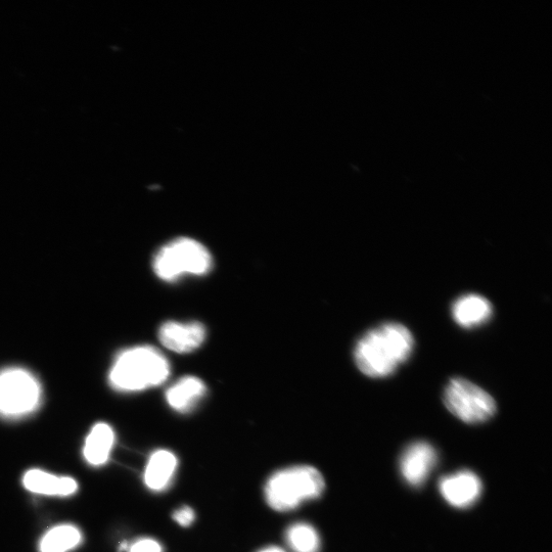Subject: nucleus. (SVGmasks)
I'll use <instances>...</instances> for the list:
<instances>
[{
    "mask_svg": "<svg viewBox=\"0 0 552 552\" xmlns=\"http://www.w3.org/2000/svg\"><path fill=\"white\" fill-rule=\"evenodd\" d=\"M414 339L410 331L397 322H388L368 331L356 344L355 363L370 378H386L410 357Z\"/></svg>",
    "mask_w": 552,
    "mask_h": 552,
    "instance_id": "f257e3e1",
    "label": "nucleus"
},
{
    "mask_svg": "<svg viewBox=\"0 0 552 552\" xmlns=\"http://www.w3.org/2000/svg\"><path fill=\"white\" fill-rule=\"evenodd\" d=\"M170 375L167 358L151 346L120 353L112 364L109 383L118 392H141L163 384Z\"/></svg>",
    "mask_w": 552,
    "mask_h": 552,
    "instance_id": "f03ea898",
    "label": "nucleus"
},
{
    "mask_svg": "<svg viewBox=\"0 0 552 552\" xmlns=\"http://www.w3.org/2000/svg\"><path fill=\"white\" fill-rule=\"evenodd\" d=\"M325 489V479L317 469L294 466L272 474L265 484L264 495L269 508L288 513L319 498Z\"/></svg>",
    "mask_w": 552,
    "mask_h": 552,
    "instance_id": "7ed1b4c3",
    "label": "nucleus"
},
{
    "mask_svg": "<svg viewBox=\"0 0 552 552\" xmlns=\"http://www.w3.org/2000/svg\"><path fill=\"white\" fill-rule=\"evenodd\" d=\"M155 273L165 282H175L182 275H205L212 267L209 251L199 242L180 238L160 249L153 262Z\"/></svg>",
    "mask_w": 552,
    "mask_h": 552,
    "instance_id": "20e7f679",
    "label": "nucleus"
},
{
    "mask_svg": "<svg viewBox=\"0 0 552 552\" xmlns=\"http://www.w3.org/2000/svg\"><path fill=\"white\" fill-rule=\"evenodd\" d=\"M42 386L23 367H7L0 371V417L21 419L38 409L42 401Z\"/></svg>",
    "mask_w": 552,
    "mask_h": 552,
    "instance_id": "39448f33",
    "label": "nucleus"
},
{
    "mask_svg": "<svg viewBox=\"0 0 552 552\" xmlns=\"http://www.w3.org/2000/svg\"><path fill=\"white\" fill-rule=\"evenodd\" d=\"M444 403L453 416L467 424L485 423L494 417L497 409L489 393L463 378L448 383Z\"/></svg>",
    "mask_w": 552,
    "mask_h": 552,
    "instance_id": "423d86ee",
    "label": "nucleus"
},
{
    "mask_svg": "<svg viewBox=\"0 0 552 552\" xmlns=\"http://www.w3.org/2000/svg\"><path fill=\"white\" fill-rule=\"evenodd\" d=\"M438 463L436 449L427 442L410 444L400 458V472L404 480L413 487L426 483Z\"/></svg>",
    "mask_w": 552,
    "mask_h": 552,
    "instance_id": "0eeeda50",
    "label": "nucleus"
},
{
    "mask_svg": "<svg viewBox=\"0 0 552 552\" xmlns=\"http://www.w3.org/2000/svg\"><path fill=\"white\" fill-rule=\"evenodd\" d=\"M482 489L480 478L470 471L446 476L439 482L441 495L457 509H467L474 505L479 500Z\"/></svg>",
    "mask_w": 552,
    "mask_h": 552,
    "instance_id": "6e6552de",
    "label": "nucleus"
},
{
    "mask_svg": "<svg viewBox=\"0 0 552 552\" xmlns=\"http://www.w3.org/2000/svg\"><path fill=\"white\" fill-rule=\"evenodd\" d=\"M159 339L167 349L173 352L190 353L204 343L206 330L200 322L180 324V322L168 321L160 328Z\"/></svg>",
    "mask_w": 552,
    "mask_h": 552,
    "instance_id": "1a4fd4ad",
    "label": "nucleus"
},
{
    "mask_svg": "<svg viewBox=\"0 0 552 552\" xmlns=\"http://www.w3.org/2000/svg\"><path fill=\"white\" fill-rule=\"evenodd\" d=\"M178 469V458L170 450L159 449L149 458L145 470V484L155 492L165 491L173 483Z\"/></svg>",
    "mask_w": 552,
    "mask_h": 552,
    "instance_id": "9d476101",
    "label": "nucleus"
},
{
    "mask_svg": "<svg viewBox=\"0 0 552 552\" xmlns=\"http://www.w3.org/2000/svg\"><path fill=\"white\" fill-rule=\"evenodd\" d=\"M493 308L483 296L470 294L460 297L452 307L456 324L465 329L480 327L491 318Z\"/></svg>",
    "mask_w": 552,
    "mask_h": 552,
    "instance_id": "9b49d317",
    "label": "nucleus"
},
{
    "mask_svg": "<svg viewBox=\"0 0 552 552\" xmlns=\"http://www.w3.org/2000/svg\"><path fill=\"white\" fill-rule=\"evenodd\" d=\"M206 393L207 388L200 379L186 377L167 390L166 400L175 411L189 413L200 404Z\"/></svg>",
    "mask_w": 552,
    "mask_h": 552,
    "instance_id": "f8f14e48",
    "label": "nucleus"
},
{
    "mask_svg": "<svg viewBox=\"0 0 552 552\" xmlns=\"http://www.w3.org/2000/svg\"><path fill=\"white\" fill-rule=\"evenodd\" d=\"M23 484L30 492L50 496H70L78 489L74 479L57 477L41 470L28 471L23 478Z\"/></svg>",
    "mask_w": 552,
    "mask_h": 552,
    "instance_id": "ddd939ff",
    "label": "nucleus"
},
{
    "mask_svg": "<svg viewBox=\"0 0 552 552\" xmlns=\"http://www.w3.org/2000/svg\"><path fill=\"white\" fill-rule=\"evenodd\" d=\"M115 443V433L108 424L99 423L92 427L83 449L86 462L91 466H102L108 462Z\"/></svg>",
    "mask_w": 552,
    "mask_h": 552,
    "instance_id": "4468645a",
    "label": "nucleus"
},
{
    "mask_svg": "<svg viewBox=\"0 0 552 552\" xmlns=\"http://www.w3.org/2000/svg\"><path fill=\"white\" fill-rule=\"evenodd\" d=\"M82 535L73 525H60L46 533L39 544L40 552H68L80 544Z\"/></svg>",
    "mask_w": 552,
    "mask_h": 552,
    "instance_id": "2eb2a0df",
    "label": "nucleus"
},
{
    "mask_svg": "<svg viewBox=\"0 0 552 552\" xmlns=\"http://www.w3.org/2000/svg\"><path fill=\"white\" fill-rule=\"evenodd\" d=\"M286 542L293 552H320L321 539L310 524L298 522L291 525L285 534Z\"/></svg>",
    "mask_w": 552,
    "mask_h": 552,
    "instance_id": "dca6fc26",
    "label": "nucleus"
},
{
    "mask_svg": "<svg viewBox=\"0 0 552 552\" xmlns=\"http://www.w3.org/2000/svg\"><path fill=\"white\" fill-rule=\"evenodd\" d=\"M129 552H164L163 545L154 538H141L128 546Z\"/></svg>",
    "mask_w": 552,
    "mask_h": 552,
    "instance_id": "f3484780",
    "label": "nucleus"
},
{
    "mask_svg": "<svg viewBox=\"0 0 552 552\" xmlns=\"http://www.w3.org/2000/svg\"><path fill=\"white\" fill-rule=\"evenodd\" d=\"M172 519L183 528L192 526L196 521V513L189 505H182L172 514Z\"/></svg>",
    "mask_w": 552,
    "mask_h": 552,
    "instance_id": "a211bd4d",
    "label": "nucleus"
},
{
    "mask_svg": "<svg viewBox=\"0 0 552 552\" xmlns=\"http://www.w3.org/2000/svg\"><path fill=\"white\" fill-rule=\"evenodd\" d=\"M258 552H286L283 548L279 546H267L262 549H260Z\"/></svg>",
    "mask_w": 552,
    "mask_h": 552,
    "instance_id": "6ab92c4d",
    "label": "nucleus"
}]
</instances>
